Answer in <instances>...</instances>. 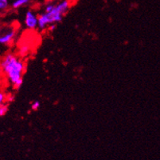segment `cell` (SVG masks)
<instances>
[{"label":"cell","instance_id":"cell-1","mask_svg":"<svg viewBox=\"0 0 160 160\" xmlns=\"http://www.w3.org/2000/svg\"><path fill=\"white\" fill-rule=\"evenodd\" d=\"M0 67L7 75L10 82L14 85L15 89H19L23 83L22 72L24 71V62L16 55L7 54L0 62Z\"/></svg>","mask_w":160,"mask_h":160},{"label":"cell","instance_id":"cell-2","mask_svg":"<svg viewBox=\"0 0 160 160\" xmlns=\"http://www.w3.org/2000/svg\"><path fill=\"white\" fill-rule=\"evenodd\" d=\"M69 8V3L68 0H63L60 3L55 6L50 12H45L38 16V27L40 30H44L47 25L52 23H59L62 20L63 15L66 14Z\"/></svg>","mask_w":160,"mask_h":160},{"label":"cell","instance_id":"cell-3","mask_svg":"<svg viewBox=\"0 0 160 160\" xmlns=\"http://www.w3.org/2000/svg\"><path fill=\"white\" fill-rule=\"evenodd\" d=\"M25 24L27 28L30 30H33L38 27V17L35 13L32 11H28L26 13V18H25Z\"/></svg>","mask_w":160,"mask_h":160},{"label":"cell","instance_id":"cell-4","mask_svg":"<svg viewBox=\"0 0 160 160\" xmlns=\"http://www.w3.org/2000/svg\"><path fill=\"white\" fill-rule=\"evenodd\" d=\"M15 31L14 30H11V31L7 32L5 35L0 36V43L1 44H8L11 43L13 39L15 37Z\"/></svg>","mask_w":160,"mask_h":160},{"label":"cell","instance_id":"cell-5","mask_svg":"<svg viewBox=\"0 0 160 160\" xmlns=\"http://www.w3.org/2000/svg\"><path fill=\"white\" fill-rule=\"evenodd\" d=\"M30 2V0H15L12 3V7L14 9L19 8V7H22V6L27 5Z\"/></svg>","mask_w":160,"mask_h":160},{"label":"cell","instance_id":"cell-6","mask_svg":"<svg viewBox=\"0 0 160 160\" xmlns=\"http://www.w3.org/2000/svg\"><path fill=\"white\" fill-rule=\"evenodd\" d=\"M30 51V46H27V45H23V46H22L21 47L19 48L18 53H19V55H21L22 57H24V56L28 55Z\"/></svg>","mask_w":160,"mask_h":160},{"label":"cell","instance_id":"cell-7","mask_svg":"<svg viewBox=\"0 0 160 160\" xmlns=\"http://www.w3.org/2000/svg\"><path fill=\"white\" fill-rule=\"evenodd\" d=\"M8 105L7 104H3L2 103V105H0V117L1 116H3L7 114V112L8 111Z\"/></svg>","mask_w":160,"mask_h":160},{"label":"cell","instance_id":"cell-8","mask_svg":"<svg viewBox=\"0 0 160 160\" xmlns=\"http://www.w3.org/2000/svg\"><path fill=\"white\" fill-rule=\"evenodd\" d=\"M9 3L8 0H0V11H4L8 7Z\"/></svg>","mask_w":160,"mask_h":160},{"label":"cell","instance_id":"cell-9","mask_svg":"<svg viewBox=\"0 0 160 160\" xmlns=\"http://www.w3.org/2000/svg\"><path fill=\"white\" fill-rule=\"evenodd\" d=\"M41 107V103L39 101H34L31 104V109L33 110H38Z\"/></svg>","mask_w":160,"mask_h":160},{"label":"cell","instance_id":"cell-10","mask_svg":"<svg viewBox=\"0 0 160 160\" xmlns=\"http://www.w3.org/2000/svg\"><path fill=\"white\" fill-rule=\"evenodd\" d=\"M55 6H56V5H54V4H52V3L47 4V5H46V8H45V12H46V13L50 12V11H51L54 8Z\"/></svg>","mask_w":160,"mask_h":160},{"label":"cell","instance_id":"cell-11","mask_svg":"<svg viewBox=\"0 0 160 160\" xmlns=\"http://www.w3.org/2000/svg\"><path fill=\"white\" fill-rule=\"evenodd\" d=\"M5 99H6L5 94H4L3 93L0 92V105H2V103H3V102L5 101Z\"/></svg>","mask_w":160,"mask_h":160},{"label":"cell","instance_id":"cell-12","mask_svg":"<svg viewBox=\"0 0 160 160\" xmlns=\"http://www.w3.org/2000/svg\"><path fill=\"white\" fill-rule=\"evenodd\" d=\"M49 31L50 32H53L55 30V29H56V24L55 23H52V24H49Z\"/></svg>","mask_w":160,"mask_h":160},{"label":"cell","instance_id":"cell-13","mask_svg":"<svg viewBox=\"0 0 160 160\" xmlns=\"http://www.w3.org/2000/svg\"><path fill=\"white\" fill-rule=\"evenodd\" d=\"M8 100H9L10 102L13 101V100H14V96H11V97H10V98H9V99H8Z\"/></svg>","mask_w":160,"mask_h":160},{"label":"cell","instance_id":"cell-14","mask_svg":"<svg viewBox=\"0 0 160 160\" xmlns=\"http://www.w3.org/2000/svg\"><path fill=\"white\" fill-rule=\"evenodd\" d=\"M0 29H1V27H0Z\"/></svg>","mask_w":160,"mask_h":160}]
</instances>
